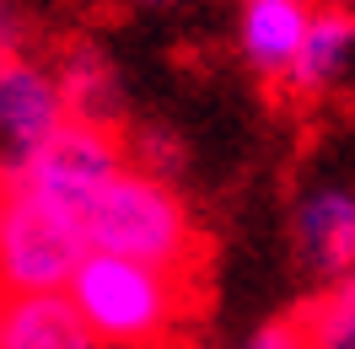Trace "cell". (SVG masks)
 Segmentation results:
<instances>
[{
    "label": "cell",
    "mask_w": 355,
    "mask_h": 349,
    "mask_svg": "<svg viewBox=\"0 0 355 349\" xmlns=\"http://www.w3.org/2000/svg\"><path fill=\"white\" fill-rule=\"evenodd\" d=\"M296 328H302L307 349H355V269L323 285L296 312Z\"/></svg>",
    "instance_id": "obj_11"
},
{
    "label": "cell",
    "mask_w": 355,
    "mask_h": 349,
    "mask_svg": "<svg viewBox=\"0 0 355 349\" xmlns=\"http://www.w3.org/2000/svg\"><path fill=\"white\" fill-rule=\"evenodd\" d=\"M243 349H307V339H302V328H296V317H275V323L253 328Z\"/></svg>",
    "instance_id": "obj_13"
},
{
    "label": "cell",
    "mask_w": 355,
    "mask_h": 349,
    "mask_svg": "<svg viewBox=\"0 0 355 349\" xmlns=\"http://www.w3.org/2000/svg\"><path fill=\"white\" fill-rule=\"evenodd\" d=\"M291 242H296V258L318 280L350 274L355 269V188H345V183L307 188L291 210Z\"/></svg>",
    "instance_id": "obj_6"
},
{
    "label": "cell",
    "mask_w": 355,
    "mask_h": 349,
    "mask_svg": "<svg viewBox=\"0 0 355 349\" xmlns=\"http://www.w3.org/2000/svg\"><path fill=\"white\" fill-rule=\"evenodd\" d=\"M124 156H130L135 172H151L162 183H173V172L183 167V145H178L167 129H135L124 140Z\"/></svg>",
    "instance_id": "obj_12"
},
{
    "label": "cell",
    "mask_w": 355,
    "mask_h": 349,
    "mask_svg": "<svg viewBox=\"0 0 355 349\" xmlns=\"http://www.w3.org/2000/svg\"><path fill=\"white\" fill-rule=\"evenodd\" d=\"M87 226L49 210L27 194H11L0 220V296L65 290L70 274L87 258Z\"/></svg>",
    "instance_id": "obj_4"
},
{
    "label": "cell",
    "mask_w": 355,
    "mask_h": 349,
    "mask_svg": "<svg viewBox=\"0 0 355 349\" xmlns=\"http://www.w3.org/2000/svg\"><path fill=\"white\" fill-rule=\"evenodd\" d=\"M49 70H54L65 118L108 124V129L119 124V70H113V60L97 44H70Z\"/></svg>",
    "instance_id": "obj_10"
},
{
    "label": "cell",
    "mask_w": 355,
    "mask_h": 349,
    "mask_svg": "<svg viewBox=\"0 0 355 349\" xmlns=\"http://www.w3.org/2000/svg\"><path fill=\"white\" fill-rule=\"evenodd\" d=\"M307 22L312 0H243L237 6V54L248 60V70L286 81L291 60L307 38Z\"/></svg>",
    "instance_id": "obj_8"
},
{
    "label": "cell",
    "mask_w": 355,
    "mask_h": 349,
    "mask_svg": "<svg viewBox=\"0 0 355 349\" xmlns=\"http://www.w3.org/2000/svg\"><path fill=\"white\" fill-rule=\"evenodd\" d=\"M60 124H65V102L54 87V70L27 54H6L0 60V167H6V177Z\"/></svg>",
    "instance_id": "obj_5"
},
{
    "label": "cell",
    "mask_w": 355,
    "mask_h": 349,
    "mask_svg": "<svg viewBox=\"0 0 355 349\" xmlns=\"http://www.w3.org/2000/svg\"><path fill=\"white\" fill-rule=\"evenodd\" d=\"M124 167H130V156H124V134L119 129L65 118L11 172V194H27V199H38V204H49V210H60V215L87 226V210L97 204V194Z\"/></svg>",
    "instance_id": "obj_3"
},
{
    "label": "cell",
    "mask_w": 355,
    "mask_h": 349,
    "mask_svg": "<svg viewBox=\"0 0 355 349\" xmlns=\"http://www.w3.org/2000/svg\"><path fill=\"white\" fill-rule=\"evenodd\" d=\"M65 296L76 301L97 349H156L189 306V280L130 258L87 253L81 269L70 274Z\"/></svg>",
    "instance_id": "obj_1"
},
{
    "label": "cell",
    "mask_w": 355,
    "mask_h": 349,
    "mask_svg": "<svg viewBox=\"0 0 355 349\" xmlns=\"http://www.w3.org/2000/svg\"><path fill=\"white\" fill-rule=\"evenodd\" d=\"M0 349H97L65 290L0 296Z\"/></svg>",
    "instance_id": "obj_7"
},
{
    "label": "cell",
    "mask_w": 355,
    "mask_h": 349,
    "mask_svg": "<svg viewBox=\"0 0 355 349\" xmlns=\"http://www.w3.org/2000/svg\"><path fill=\"white\" fill-rule=\"evenodd\" d=\"M350 65H355V11L339 6V0L312 6L307 38H302V48H296V60H291V70H286L291 91L318 97V91H329L334 81H345Z\"/></svg>",
    "instance_id": "obj_9"
},
{
    "label": "cell",
    "mask_w": 355,
    "mask_h": 349,
    "mask_svg": "<svg viewBox=\"0 0 355 349\" xmlns=\"http://www.w3.org/2000/svg\"><path fill=\"white\" fill-rule=\"evenodd\" d=\"M6 204H11V177H6V167H0V220H6Z\"/></svg>",
    "instance_id": "obj_15"
},
{
    "label": "cell",
    "mask_w": 355,
    "mask_h": 349,
    "mask_svg": "<svg viewBox=\"0 0 355 349\" xmlns=\"http://www.w3.org/2000/svg\"><path fill=\"white\" fill-rule=\"evenodd\" d=\"M140 6H173V0H140Z\"/></svg>",
    "instance_id": "obj_16"
},
{
    "label": "cell",
    "mask_w": 355,
    "mask_h": 349,
    "mask_svg": "<svg viewBox=\"0 0 355 349\" xmlns=\"http://www.w3.org/2000/svg\"><path fill=\"white\" fill-rule=\"evenodd\" d=\"M17 38H22V27H17V11L0 0V60H6V54H17Z\"/></svg>",
    "instance_id": "obj_14"
},
{
    "label": "cell",
    "mask_w": 355,
    "mask_h": 349,
    "mask_svg": "<svg viewBox=\"0 0 355 349\" xmlns=\"http://www.w3.org/2000/svg\"><path fill=\"white\" fill-rule=\"evenodd\" d=\"M87 247L162 274H189L200 253V231L189 215V199L173 183L124 167L87 210Z\"/></svg>",
    "instance_id": "obj_2"
}]
</instances>
